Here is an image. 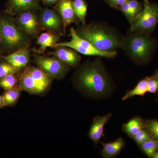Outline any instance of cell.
<instances>
[{"label":"cell","mask_w":158,"mask_h":158,"mask_svg":"<svg viewBox=\"0 0 158 158\" xmlns=\"http://www.w3.org/2000/svg\"><path fill=\"white\" fill-rule=\"evenodd\" d=\"M152 158H158V151L154 155V156H153Z\"/></svg>","instance_id":"35"},{"label":"cell","mask_w":158,"mask_h":158,"mask_svg":"<svg viewBox=\"0 0 158 158\" xmlns=\"http://www.w3.org/2000/svg\"><path fill=\"white\" fill-rule=\"evenodd\" d=\"M19 88L17 74H10L0 78V88L5 90Z\"/></svg>","instance_id":"23"},{"label":"cell","mask_w":158,"mask_h":158,"mask_svg":"<svg viewBox=\"0 0 158 158\" xmlns=\"http://www.w3.org/2000/svg\"><path fill=\"white\" fill-rule=\"evenodd\" d=\"M0 56L13 66L22 69L28 65L31 58L29 47L22 48L9 55Z\"/></svg>","instance_id":"13"},{"label":"cell","mask_w":158,"mask_h":158,"mask_svg":"<svg viewBox=\"0 0 158 158\" xmlns=\"http://www.w3.org/2000/svg\"><path fill=\"white\" fill-rule=\"evenodd\" d=\"M127 2L130 8L137 17L143 10L144 4L138 0H128Z\"/></svg>","instance_id":"29"},{"label":"cell","mask_w":158,"mask_h":158,"mask_svg":"<svg viewBox=\"0 0 158 158\" xmlns=\"http://www.w3.org/2000/svg\"><path fill=\"white\" fill-rule=\"evenodd\" d=\"M55 48L53 52H49V55L56 57L62 62L74 68L80 65L81 57L76 51L66 47H58Z\"/></svg>","instance_id":"12"},{"label":"cell","mask_w":158,"mask_h":158,"mask_svg":"<svg viewBox=\"0 0 158 158\" xmlns=\"http://www.w3.org/2000/svg\"><path fill=\"white\" fill-rule=\"evenodd\" d=\"M145 127L150 133L153 139L158 142V119L144 120Z\"/></svg>","instance_id":"26"},{"label":"cell","mask_w":158,"mask_h":158,"mask_svg":"<svg viewBox=\"0 0 158 158\" xmlns=\"http://www.w3.org/2000/svg\"><path fill=\"white\" fill-rule=\"evenodd\" d=\"M73 6L76 14L78 18L80 23L85 24L86 17L88 10V4L85 0H73Z\"/></svg>","instance_id":"22"},{"label":"cell","mask_w":158,"mask_h":158,"mask_svg":"<svg viewBox=\"0 0 158 158\" xmlns=\"http://www.w3.org/2000/svg\"><path fill=\"white\" fill-rule=\"evenodd\" d=\"M39 0H7L4 11L12 16L24 11H39L41 9Z\"/></svg>","instance_id":"11"},{"label":"cell","mask_w":158,"mask_h":158,"mask_svg":"<svg viewBox=\"0 0 158 158\" xmlns=\"http://www.w3.org/2000/svg\"><path fill=\"white\" fill-rule=\"evenodd\" d=\"M128 0H105V2L113 9H118Z\"/></svg>","instance_id":"31"},{"label":"cell","mask_w":158,"mask_h":158,"mask_svg":"<svg viewBox=\"0 0 158 158\" xmlns=\"http://www.w3.org/2000/svg\"><path fill=\"white\" fill-rule=\"evenodd\" d=\"M148 92L156 94L158 91V80L152 76L148 77L147 83Z\"/></svg>","instance_id":"30"},{"label":"cell","mask_w":158,"mask_h":158,"mask_svg":"<svg viewBox=\"0 0 158 158\" xmlns=\"http://www.w3.org/2000/svg\"><path fill=\"white\" fill-rule=\"evenodd\" d=\"M73 79L77 87L92 98H105L113 89V81L101 57L80 65Z\"/></svg>","instance_id":"1"},{"label":"cell","mask_w":158,"mask_h":158,"mask_svg":"<svg viewBox=\"0 0 158 158\" xmlns=\"http://www.w3.org/2000/svg\"><path fill=\"white\" fill-rule=\"evenodd\" d=\"M152 76L156 78L158 80V69H156L155 73L153 75H152Z\"/></svg>","instance_id":"34"},{"label":"cell","mask_w":158,"mask_h":158,"mask_svg":"<svg viewBox=\"0 0 158 158\" xmlns=\"http://www.w3.org/2000/svg\"><path fill=\"white\" fill-rule=\"evenodd\" d=\"M41 89L43 93L48 90L52 83L53 78L44 73L39 67L28 65L24 69Z\"/></svg>","instance_id":"15"},{"label":"cell","mask_w":158,"mask_h":158,"mask_svg":"<svg viewBox=\"0 0 158 158\" xmlns=\"http://www.w3.org/2000/svg\"><path fill=\"white\" fill-rule=\"evenodd\" d=\"M73 2V0H59L54 7L62 18L63 34H65L68 26L73 23L78 25L80 23L74 9Z\"/></svg>","instance_id":"10"},{"label":"cell","mask_w":158,"mask_h":158,"mask_svg":"<svg viewBox=\"0 0 158 158\" xmlns=\"http://www.w3.org/2000/svg\"><path fill=\"white\" fill-rule=\"evenodd\" d=\"M158 24V3H144L142 11L130 24V31L151 34Z\"/></svg>","instance_id":"6"},{"label":"cell","mask_w":158,"mask_h":158,"mask_svg":"<svg viewBox=\"0 0 158 158\" xmlns=\"http://www.w3.org/2000/svg\"><path fill=\"white\" fill-rule=\"evenodd\" d=\"M33 62L41 70L53 79L64 78L70 70V66L56 57H48L36 53L33 55Z\"/></svg>","instance_id":"7"},{"label":"cell","mask_w":158,"mask_h":158,"mask_svg":"<svg viewBox=\"0 0 158 158\" xmlns=\"http://www.w3.org/2000/svg\"><path fill=\"white\" fill-rule=\"evenodd\" d=\"M39 11L38 19L42 30L63 34L62 18L56 10L45 7Z\"/></svg>","instance_id":"9"},{"label":"cell","mask_w":158,"mask_h":158,"mask_svg":"<svg viewBox=\"0 0 158 158\" xmlns=\"http://www.w3.org/2000/svg\"><path fill=\"white\" fill-rule=\"evenodd\" d=\"M75 30L80 37L100 50L113 52L122 47L124 36L105 22L94 21L88 25H78Z\"/></svg>","instance_id":"2"},{"label":"cell","mask_w":158,"mask_h":158,"mask_svg":"<svg viewBox=\"0 0 158 158\" xmlns=\"http://www.w3.org/2000/svg\"><path fill=\"white\" fill-rule=\"evenodd\" d=\"M112 116V114L109 113L104 116H95L94 118L88 132V137L94 144H98L102 137L104 136V128Z\"/></svg>","instance_id":"14"},{"label":"cell","mask_w":158,"mask_h":158,"mask_svg":"<svg viewBox=\"0 0 158 158\" xmlns=\"http://www.w3.org/2000/svg\"><path fill=\"white\" fill-rule=\"evenodd\" d=\"M148 77H146L138 82L134 89L127 90L126 94L123 97L122 100H126L135 96H144L148 92Z\"/></svg>","instance_id":"20"},{"label":"cell","mask_w":158,"mask_h":158,"mask_svg":"<svg viewBox=\"0 0 158 158\" xmlns=\"http://www.w3.org/2000/svg\"><path fill=\"white\" fill-rule=\"evenodd\" d=\"M144 128H145L144 119L139 116H136L131 118L127 122L123 124L122 130L128 136L131 138Z\"/></svg>","instance_id":"19"},{"label":"cell","mask_w":158,"mask_h":158,"mask_svg":"<svg viewBox=\"0 0 158 158\" xmlns=\"http://www.w3.org/2000/svg\"><path fill=\"white\" fill-rule=\"evenodd\" d=\"M101 144L103 146L101 154L105 158L116 157L120 154L126 145L124 140L121 138H118L115 141L108 143L101 142Z\"/></svg>","instance_id":"18"},{"label":"cell","mask_w":158,"mask_h":158,"mask_svg":"<svg viewBox=\"0 0 158 158\" xmlns=\"http://www.w3.org/2000/svg\"><path fill=\"white\" fill-rule=\"evenodd\" d=\"M158 47L157 40L150 34L129 30L121 49L132 62L137 65H144L150 61Z\"/></svg>","instance_id":"3"},{"label":"cell","mask_w":158,"mask_h":158,"mask_svg":"<svg viewBox=\"0 0 158 158\" xmlns=\"http://www.w3.org/2000/svg\"><path fill=\"white\" fill-rule=\"evenodd\" d=\"M62 35V33L49 31L41 33L37 38V44L39 46V48L37 49L34 50V52L40 55L44 54L48 48L52 47L58 43Z\"/></svg>","instance_id":"16"},{"label":"cell","mask_w":158,"mask_h":158,"mask_svg":"<svg viewBox=\"0 0 158 158\" xmlns=\"http://www.w3.org/2000/svg\"><path fill=\"white\" fill-rule=\"evenodd\" d=\"M14 17L19 28L33 38H37L42 31L37 11H29L22 12Z\"/></svg>","instance_id":"8"},{"label":"cell","mask_w":158,"mask_h":158,"mask_svg":"<svg viewBox=\"0 0 158 158\" xmlns=\"http://www.w3.org/2000/svg\"><path fill=\"white\" fill-rule=\"evenodd\" d=\"M45 6H52L56 5L59 0H39Z\"/></svg>","instance_id":"32"},{"label":"cell","mask_w":158,"mask_h":158,"mask_svg":"<svg viewBox=\"0 0 158 158\" xmlns=\"http://www.w3.org/2000/svg\"><path fill=\"white\" fill-rule=\"evenodd\" d=\"M2 37L1 36V33H0V48H1V44H2ZM1 56V55H0Z\"/></svg>","instance_id":"36"},{"label":"cell","mask_w":158,"mask_h":158,"mask_svg":"<svg viewBox=\"0 0 158 158\" xmlns=\"http://www.w3.org/2000/svg\"><path fill=\"white\" fill-rule=\"evenodd\" d=\"M138 145L141 151L149 158H152L154 155L158 151V142L153 139Z\"/></svg>","instance_id":"24"},{"label":"cell","mask_w":158,"mask_h":158,"mask_svg":"<svg viewBox=\"0 0 158 158\" xmlns=\"http://www.w3.org/2000/svg\"><path fill=\"white\" fill-rule=\"evenodd\" d=\"M22 90L19 88L5 90L3 94L5 107L12 106L17 103Z\"/></svg>","instance_id":"21"},{"label":"cell","mask_w":158,"mask_h":158,"mask_svg":"<svg viewBox=\"0 0 158 158\" xmlns=\"http://www.w3.org/2000/svg\"><path fill=\"white\" fill-rule=\"evenodd\" d=\"M127 2L120 6L118 10H120L122 12L123 14L124 15L129 22L130 24H131L134 19H135L136 17L134 12L130 8Z\"/></svg>","instance_id":"28"},{"label":"cell","mask_w":158,"mask_h":158,"mask_svg":"<svg viewBox=\"0 0 158 158\" xmlns=\"http://www.w3.org/2000/svg\"><path fill=\"white\" fill-rule=\"evenodd\" d=\"M0 33L2 43L0 55L6 56L22 48L29 47L32 38L19 28L14 16L0 11Z\"/></svg>","instance_id":"4"},{"label":"cell","mask_w":158,"mask_h":158,"mask_svg":"<svg viewBox=\"0 0 158 158\" xmlns=\"http://www.w3.org/2000/svg\"><path fill=\"white\" fill-rule=\"evenodd\" d=\"M4 107H5V104H4V99H3L2 95L0 94V109Z\"/></svg>","instance_id":"33"},{"label":"cell","mask_w":158,"mask_h":158,"mask_svg":"<svg viewBox=\"0 0 158 158\" xmlns=\"http://www.w3.org/2000/svg\"><path fill=\"white\" fill-rule=\"evenodd\" d=\"M131 138L137 144L144 143L148 140L153 139L150 133L145 127L138 132Z\"/></svg>","instance_id":"27"},{"label":"cell","mask_w":158,"mask_h":158,"mask_svg":"<svg viewBox=\"0 0 158 158\" xmlns=\"http://www.w3.org/2000/svg\"><path fill=\"white\" fill-rule=\"evenodd\" d=\"M70 35L71 39L70 41L57 43L52 48L58 47H66L73 49L79 53L88 56H97L104 57L108 59H113L117 55L116 51L106 52L98 49L90 42L83 39L77 34L75 29L72 27L70 29Z\"/></svg>","instance_id":"5"},{"label":"cell","mask_w":158,"mask_h":158,"mask_svg":"<svg viewBox=\"0 0 158 158\" xmlns=\"http://www.w3.org/2000/svg\"><path fill=\"white\" fill-rule=\"evenodd\" d=\"M19 80V88L32 94L43 93L36 82L24 69L17 74Z\"/></svg>","instance_id":"17"},{"label":"cell","mask_w":158,"mask_h":158,"mask_svg":"<svg viewBox=\"0 0 158 158\" xmlns=\"http://www.w3.org/2000/svg\"><path fill=\"white\" fill-rule=\"evenodd\" d=\"M144 3H148L149 2V0H143Z\"/></svg>","instance_id":"37"},{"label":"cell","mask_w":158,"mask_h":158,"mask_svg":"<svg viewBox=\"0 0 158 158\" xmlns=\"http://www.w3.org/2000/svg\"><path fill=\"white\" fill-rule=\"evenodd\" d=\"M23 70L13 66L0 56V78L9 75L18 74Z\"/></svg>","instance_id":"25"}]
</instances>
